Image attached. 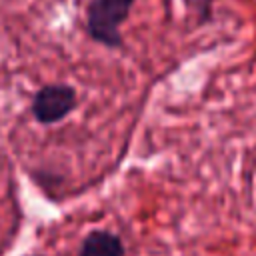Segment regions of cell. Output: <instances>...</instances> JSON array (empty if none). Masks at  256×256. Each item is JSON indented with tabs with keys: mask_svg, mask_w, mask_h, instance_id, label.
<instances>
[{
	"mask_svg": "<svg viewBox=\"0 0 256 256\" xmlns=\"http://www.w3.org/2000/svg\"><path fill=\"white\" fill-rule=\"evenodd\" d=\"M76 108H78L76 88L64 82L44 84L42 88L36 90V94L32 96V104H30V112L34 120L44 126L62 122Z\"/></svg>",
	"mask_w": 256,
	"mask_h": 256,
	"instance_id": "7a4b0ae2",
	"label": "cell"
},
{
	"mask_svg": "<svg viewBox=\"0 0 256 256\" xmlns=\"http://www.w3.org/2000/svg\"><path fill=\"white\" fill-rule=\"evenodd\" d=\"M78 256H126V248L118 234L96 228L82 238Z\"/></svg>",
	"mask_w": 256,
	"mask_h": 256,
	"instance_id": "3957f363",
	"label": "cell"
},
{
	"mask_svg": "<svg viewBox=\"0 0 256 256\" xmlns=\"http://www.w3.org/2000/svg\"><path fill=\"white\" fill-rule=\"evenodd\" d=\"M136 0H92L86 10L88 36L106 48L118 50L124 46L120 26L130 16Z\"/></svg>",
	"mask_w": 256,
	"mask_h": 256,
	"instance_id": "6da1fadb",
	"label": "cell"
}]
</instances>
